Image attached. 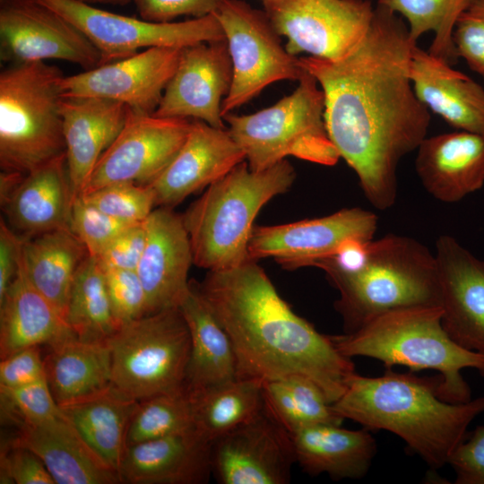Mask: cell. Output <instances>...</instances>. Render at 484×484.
Here are the masks:
<instances>
[{"mask_svg":"<svg viewBox=\"0 0 484 484\" xmlns=\"http://www.w3.org/2000/svg\"><path fill=\"white\" fill-rule=\"evenodd\" d=\"M103 271L112 310L120 326L147 315L146 294L136 271Z\"/></svg>","mask_w":484,"mask_h":484,"instance_id":"42","label":"cell"},{"mask_svg":"<svg viewBox=\"0 0 484 484\" xmlns=\"http://www.w3.org/2000/svg\"><path fill=\"white\" fill-rule=\"evenodd\" d=\"M145 243L144 220L127 227L96 258L103 269L136 271Z\"/></svg>","mask_w":484,"mask_h":484,"instance_id":"45","label":"cell"},{"mask_svg":"<svg viewBox=\"0 0 484 484\" xmlns=\"http://www.w3.org/2000/svg\"><path fill=\"white\" fill-rule=\"evenodd\" d=\"M73 203L65 153L25 175L1 205L9 226L21 237L70 229Z\"/></svg>","mask_w":484,"mask_h":484,"instance_id":"27","label":"cell"},{"mask_svg":"<svg viewBox=\"0 0 484 484\" xmlns=\"http://www.w3.org/2000/svg\"><path fill=\"white\" fill-rule=\"evenodd\" d=\"M45 375L39 347L20 350L1 359L0 389H11L38 381Z\"/></svg>","mask_w":484,"mask_h":484,"instance_id":"48","label":"cell"},{"mask_svg":"<svg viewBox=\"0 0 484 484\" xmlns=\"http://www.w3.org/2000/svg\"><path fill=\"white\" fill-rule=\"evenodd\" d=\"M87 4L95 5L97 4L125 5L131 3V0H75Z\"/></svg>","mask_w":484,"mask_h":484,"instance_id":"51","label":"cell"},{"mask_svg":"<svg viewBox=\"0 0 484 484\" xmlns=\"http://www.w3.org/2000/svg\"><path fill=\"white\" fill-rule=\"evenodd\" d=\"M112 385L142 401L185 387L191 340L178 307L122 324L107 341Z\"/></svg>","mask_w":484,"mask_h":484,"instance_id":"9","label":"cell"},{"mask_svg":"<svg viewBox=\"0 0 484 484\" xmlns=\"http://www.w3.org/2000/svg\"><path fill=\"white\" fill-rule=\"evenodd\" d=\"M223 0H131L141 18L170 22L179 16L201 18L217 11Z\"/></svg>","mask_w":484,"mask_h":484,"instance_id":"46","label":"cell"},{"mask_svg":"<svg viewBox=\"0 0 484 484\" xmlns=\"http://www.w3.org/2000/svg\"><path fill=\"white\" fill-rule=\"evenodd\" d=\"M75 25L99 49L102 65L140 49L185 48L225 39L214 13L178 22H155L121 15L75 0H36Z\"/></svg>","mask_w":484,"mask_h":484,"instance_id":"11","label":"cell"},{"mask_svg":"<svg viewBox=\"0 0 484 484\" xmlns=\"http://www.w3.org/2000/svg\"><path fill=\"white\" fill-rule=\"evenodd\" d=\"M296 462L290 433L265 410L211 443L221 484H286Z\"/></svg>","mask_w":484,"mask_h":484,"instance_id":"16","label":"cell"},{"mask_svg":"<svg viewBox=\"0 0 484 484\" xmlns=\"http://www.w3.org/2000/svg\"><path fill=\"white\" fill-rule=\"evenodd\" d=\"M435 246L442 324L459 345L484 354V260L450 235Z\"/></svg>","mask_w":484,"mask_h":484,"instance_id":"19","label":"cell"},{"mask_svg":"<svg viewBox=\"0 0 484 484\" xmlns=\"http://www.w3.org/2000/svg\"><path fill=\"white\" fill-rule=\"evenodd\" d=\"M0 57L9 65L63 60L84 70L102 65L99 49L75 25L36 0H2Z\"/></svg>","mask_w":484,"mask_h":484,"instance_id":"13","label":"cell"},{"mask_svg":"<svg viewBox=\"0 0 484 484\" xmlns=\"http://www.w3.org/2000/svg\"><path fill=\"white\" fill-rule=\"evenodd\" d=\"M26 174L16 171L1 170L0 203H4L20 185Z\"/></svg>","mask_w":484,"mask_h":484,"instance_id":"50","label":"cell"},{"mask_svg":"<svg viewBox=\"0 0 484 484\" xmlns=\"http://www.w3.org/2000/svg\"><path fill=\"white\" fill-rule=\"evenodd\" d=\"M195 429L186 387L139 401L131 418L127 445Z\"/></svg>","mask_w":484,"mask_h":484,"instance_id":"38","label":"cell"},{"mask_svg":"<svg viewBox=\"0 0 484 484\" xmlns=\"http://www.w3.org/2000/svg\"><path fill=\"white\" fill-rule=\"evenodd\" d=\"M65 323L80 340L108 341L120 327L109 300L99 260L88 255L79 266L70 291Z\"/></svg>","mask_w":484,"mask_h":484,"instance_id":"35","label":"cell"},{"mask_svg":"<svg viewBox=\"0 0 484 484\" xmlns=\"http://www.w3.org/2000/svg\"><path fill=\"white\" fill-rule=\"evenodd\" d=\"M296 90L274 105L249 115L223 117L227 130L252 170L266 169L288 156L333 166L341 158L324 122V97L306 71Z\"/></svg>","mask_w":484,"mask_h":484,"instance_id":"8","label":"cell"},{"mask_svg":"<svg viewBox=\"0 0 484 484\" xmlns=\"http://www.w3.org/2000/svg\"><path fill=\"white\" fill-rule=\"evenodd\" d=\"M54 305L30 281L22 259L0 300V358L20 350L48 344L72 334Z\"/></svg>","mask_w":484,"mask_h":484,"instance_id":"28","label":"cell"},{"mask_svg":"<svg viewBox=\"0 0 484 484\" xmlns=\"http://www.w3.org/2000/svg\"><path fill=\"white\" fill-rule=\"evenodd\" d=\"M415 45L398 14L377 4L366 36L348 55L298 58L324 92L332 143L367 201L382 211L396 201L399 162L418 149L430 124L410 77Z\"/></svg>","mask_w":484,"mask_h":484,"instance_id":"1","label":"cell"},{"mask_svg":"<svg viewBox=\"0 0 484 484\" xmlns=\"http://www.w3.org/2000/svg\"><path fill=\"white\" fill-rule=\"evenodd\" d=\"M265 410L292 433L317 424L341 425L344 420L311 379L298 375L263 382Z\"/></svg>","mask_w":484,"mask_h":484,"instance_id":"36","label":"cell"},{"mask_svg":"<svg viewBox=\"0 0 484 484\" xmlns=\"http://www.w3.org/2000/svg\"><path fill=\"white\" fill-rule=\"evenodd\" d=\"M246 160L227 128L192 119L189 133L167 168L149 184L156 206L173 208Z\"/></svg>","mask_w":484,"mask_h":484,"instance_id":"20","label":"cell"},{"mask_svg":"<svg viewBox=\"0 0 484 484\" xmlns=\"http://www.w3.org/2000/svg\"><path fill=\"white\" fill-rule=\"evenodd\" d=\"M326 275L340 292L335 308L342 316L345 333L391 310L439 306L435 254L407 236L389 234L372 239L360 269Z\"/></svg>","mask_w":484,"mask_h":484,"instance_id":"6","label":"cell"},{"mask_svg":"<svg viewBox=\"0 0 484 484\" xmlns=\"http://www.w3.org/2000/svg\"><path fill=\"white\" fill-rule=\"evenodd\" d=\"M439 384V375L419 377L385 368L382 376L369 377L355 372L333 406L368 430L395 434L428 467L438 470L448 464L471 422L484 412V396L449 402L438 395Z\"/></svg>","mask_w":484,"mask_h":484,"instance_id":"3","label":"cell"},{"mask_svg":"<svg viewBox=\"0 0 484 484\" xmlns=\"http://www.w3.org/2000/svg\"><path fill=\"white\" fill-rule=\"evenodd\" d=\"M17 430L9 443L34 453L56 484L121 482L119 473L90 447L63 412L46 421L19 424Z\"/></svg>","mask_w":484,"mask_h":484,"instance_id":"23","label":"cell"},{"mask_svg":"<svg viewBox=\"0 0 484 484\" xmlns=\"http://www.w3.org/2000/svg\"><path fill=\"white\" fill-rule=\"evenodd\" d=\"M232 75L226 39L186 46L152 115L197 119L226 128L221 105L230 90Z\"/></svg>","mask_w":484,"mask_h":484,"instance_id":"18","label":"cell"},{"mask_svg":"<svg viewBox=\"0 0 484 484\" xmlns=\"http://www.w3.org/2000/svg\"><path fill=\"white\" fill-rule=\"evenodd\" d=\"M220 23L232 63V83L221 105L224 117L256 97L268 85L299 81L306 73L298 58L281 45L264 11L243 0H223L213 13Z\"/></svg>","mask_w":484,"mask_h":484,"instance_id":"10","label":"cell"},{"mask_svg":"<svg viewBox=\"0 0 484 484\" xmlns=\"http://www.w3.org/2000/svg\"><path fill=\"white\" fill-rule=\"evenodd\" d=\"M79 197L109 216L129 224L144 221L156 206L151 187L136 183H115Z\"/></svg>","mask_w":484,"mask_h":484,"instance_id":"39","label":"cell"},{"mask_svg":"<svg viewBox=\"0 0 484 484\" xmlns=\"http://www.w3.org/2000/svg\"><path fill=\"white\" fill-rule=\"evenodd\" d=\"M377 216L359 207L295 222L254 226L249 242L251 260L272 258L286 269L315 264L334 255L351 239L372 240Z\"/></svg>","mask_w":484,"mask_h":484,"instance_id":"15","label":"cell"},{"mask_svg":"<svg viewBox=\"0 0 484 484\" xmlns=\"http://www.w3.org/2000/svg\"><path fill=\"white\" fill-rule=\"evenodd\" d=\"M0 480L4 484H56L43 462L34 453L11 443L1 450Z\"/></svg>","mask_w":484,"mask_h":484,"instance_id":"44","label":"cell"},{"mask_svg":"<svg viewBox=\"0 0 484 484\" xmlns=\"http://www.w3.org/2000/svg\"><path fill=\"white\" fill-rule=\"evenodd\" d=\"M178 307L187 324L191 348L185 387L200 390L238 378L231 341L199 291L189 281Z\"/></svg>","mask_w":484,"mask_h":484,"instance_id":"30","label":"cell"},{"mask_svg":"<svg viewBox=\"0 0 484 484\" xmlns=\"http://www.w3.org/2000/svg\"><path fill=\"white\" fill-rule=\"evenodd\" d=\"M417 151V175L435 199L456 203L484 186V135L441 134L426 137Z\"/></svg>","mask_w":484,"mask_h":484,"instance_id":"24","label":"cell"},{"mask_svg":"<svg viewBox=\"0 0 484 484\" xmlns=\"http://www.w3.org/2000/svg\"><path fill=\"white\" fill-rule=\"evenodd\" d=\"M195 430L209 442L244 424L264 407L263 381L236 378L189 391Z\"/></svg>","mask_w":484,"mask_h":484,"instance_id":"34","label":"cell"},{"mask_svg":"<svg viewBox=\"0 0 484 484\" xmlns=\"http://www.w3.org/2000/svg\"><path fill=\"white\" fill-rule=\"evenodd\" d=\"M410 77L419 100L453 127L484 135V89L415 45Z\"/></svg>","mask_w":484,"mask_h":484,"instance_id":"26","label":"cell"},{"mask_svg":"<svg viewBox=\"0 0 484 484\" xmlns=\"http://www.w3.org/2000/svg\"><path fill=\"white\" fill-rule=\"evenodd\" d=\"M88 255L86 246L71 229L23 238L22 259L27 276L64 319L74 276Z\"/></svg>","mask_w":484,"mask_h":484,"instance_id":"33","label":"cell"},{"mask_svg":"<svg viewBox=\"0 0 484 484\" xmlns=\"http://www.w3.org/2000/svg\"><path fill=\"white\" fill-rule=\"evenodd\" d=\"M296 178L283 160L264 170H252L246 160L206 187L182 214L194 264L220 271L249 260L248 242L260 210L287 192Z\"/></svg>","mask_w":484,"mask_h":484,"instance_id":"5","label":"cell"},{"mask_svg":"<svg viewBox=\"0 0 484 484\" xmlns=\"http://www.w3.org/2000/svg\"><path fill=\"white\" fill-rule=\"evenodd\" d=\"M290 436L296 462L312 476L327 473L334 480L361 479L376 454V442L365 428L350 430L336 424H317Z\"/></svg>","mask_w":484,"mask_h":484,"instance_id":"29","label":"cell"},{"mask_svg":"<svg viewBox=\"0 0 484 484\" xmlns=\"http://www.w3.org/2000/svg\"><path fill=\"white\" fill-rule=\"evenodd\" d=\"M448 464L456 484H484V426H478L453 452Z\"/></svg>","mask_w":484,"mask_h":484,"instance_id":"47","label":"cell"},{"mask_svg":"<svg viewBox=\"0 0 484 484\" xmlns=\"http://www.w3.org/2000/svg\"><path fill=\"white\" fill-rule=\"evenodd\" d=\"M345 357L380 360L385 368L433 369L440 376L438 395L449 402L471 400L461 372L473 368L484 376V354L463 348L442 324L440 306H413L384 313L358 330L331 336Z\"/></svg>","mask_w":484,"mask_h":484,"instance_id":"4","label":"cell"},{"mask_svg":"<svg viewBox=\"0 0 484 484\" xmlns=\"http://www.w3.org/2000/svg\"><path fill=\"white\" fill-rule=\"evenodd\" d=\"M197 286L231 341L238 378L298 375L315 382L331 403L343 394L356 372L351 359L293 312L255 260L208 271Z\"/></svg>","mask_w":484,"mask_h":484,"instance_id":"2","label":"cell"},{"mask_svg":"<svg viewBox=\"0 0 484 484\" xmlns=\"http://www.w3.org/2000/svg\"><path fill=\"white\" fill-rule=\"evenodd\" d=\"M264 12L287 51L340 59L366 36L375 8L368 0H266Z\"/></svg>","mask_w":484,"mask_h":484,"instance_id":"12","label":"cell"},{"mask_svg":"<svg viewBox=\"0 0 484 484\" xmlns=\"http://www.w3.org/2000/svg\"><path fill=\"white\" fill-rule=\"evenodd\" d=\"M131 225L101 212L82 197H77L73 203L70 229L84 244L90 255L98 257L117 236Z\"/></svg>","mask_w":484,"mask_h":484,"instance_id":"41","label":"cell"},{"mask_svg":"<svg viewBox=\"0 0 484 484\" xmlns=\"http://www.w3.org/2000/svg\"><path fill=\"white\" fill-rule=\"evenodd\" d=\"M263 1H266V0H263Z\"/></svg>","mask_w":484,"mask_h":484,"instance_id":"52","label":"cell"},{"mask_svg":"<svg viewBox=\"0 0 484 484\" xmlns=\"http://www.w3.org/2000/svg\"><path fill=\"white\" fill-rule=\"evenodd\" d=\"M146 243L136 272L147 298V315L178 307L188 289L194 255L182 215L159 207L145 220Z\"/></svg>","mask_w":484,"mask_h":484,"instance_id":"21","label":"cell"},{"mask_svg":"<svg viewBox=\"0 0 484 484\" xmlns=\"http://www.w3.org/2000/svg\"><path fill=\"white\" fill-rule=\"evenodd\" d=\"M23 238L1 217L0 220V300L13 281L19 265Z\"/></svg>","mask_w":484,"mask_h":484,"instance_id":"49","label":"cell"},{"mask_svg":"<svg viewBox=\"0 0 484 484\" xmlns=\"http://www.w3.org/2000/svg\"><path fill=\"white\" fill-rule=\"evenodd\" d=\"M473 0H378V4L403 16L412 44L428 31L435 36L428 53L453 65L458 56L453 33L460 15Z\"/></svg>","mask_w":484,"mask_h":484,"instance_id":"37","label":"cell"},{"mask_svg":"<svg viewBox=\"0 0 484 484\" xmlns=\"http://www.w3.org/2000/svg\"><path fill=\"white\" fill-rule=\"evenodd\" d=\"M183 48L159 47L65 76V96L96 97L153 114L177 65Z\"/></svg>","mask_w":484,"mask_h":484,"instance_id":"17","label":"cell"},{"mask_svg":"<svg viewBox=\"0 0 484 484\" xmlns=\"http://www.w3.org/2000/svg\"><path fill=\"white\" fill-rule=\"evenodd\" d=\"M211 474V442L195 429L127 445L119 469L131 484H201Z\"/></svg>","mask_w":484,"mask_h":484,"instance_id":"25","label":"cell"},{"mask_svg":"<svg viewBox=\"0 0 484 484\" xmlns=\"http://www.w3.org/2000/svg\"><path fill=\"white\" fill-rule=\"evenodd\" d=\"M1 415L9 423H39L59 416L62 411L47 378L22 386L0 389Z\"/></svg>","mask_w":484,"mask_h":484,"instance_id":"40","label":"cell"},{"mask_svg":"<svg viewBox=\"0 0 484 484\" xmlns=\"http://www.w3.org/2000/svg\"><path fill=\"white\" fill-rule=\"evenodd\" d=\"M121 102L85 96H65L61 103L67 170L73 201L81 196L103 152L126 120Z\"/></svg>","mask_w":484,"mask_h":484,"instance_id":"22","label":"cell"},{"mask_svg":"<svg viewBox=\"0 0 484 484\" xmlns=\"http://www.w3.org/2000/svg\"><path fill=\"white\" fill-rule=\"evenodd\" d=\"M65 76L44 61L9 65L1 72V170L28 174L65 153Z\"/></svg>","mask_w":484,"mask_h":484,"instance_id":"7","label":"cell"},{"mask_svg":"<svg viewBox=\"0 0 484 484\" xmlns=\"http://www.w3.org/2000/svg\"><path fill=\"white\" fill-rule=\"evenodd\" d=\"M191 124V119L160 117L128 108L123 128L98 160L82 194L115 183L149 185L175 158Z\"/></svg>","mask_w":484,"mask_h":484,"instance_id":"14","label":"cell"},{"mask_svg":"<svg viewBox=\"0 0 484 484\" xmlns=\"http://www.w3.org/2000/svg\"><path fill=\"white\" fill-rule=\"evenodd\" d=\"M453 39L458 57L484 78V0H473L460 15Z\"/></svg>","mask_w":484,"mask_h":484,"instance_id":"43","label":"cell"},{"mask_svg":"<svg viewBox=\"0 0 484 484\" xmlns=\"http://www.w3.org/2000/svg\"><path fill=\"white\" fill-rule=\"evenodd\" d=\"M44 364L48 384L59 405L112 385L111 351L107 341H82L72 333L49 345Z\"/></svg>","mask_w":484,"mask_h":484,"instance_id":"31","label":"cell"},{"mask_svg":"<svg viewBox=\"0 0 484 484\" xmlns=\"http://www.w3.org/2000/svg\"><path fill=\"white\" fill-rule=\"evenodd\" d=\"M137 403L111 385L59 406L90 447L119 473L129 423Z\"/></svg>","mask_w":484,"mask_h":484,"instance_id":"32","label":"cell"}]
</instances>
